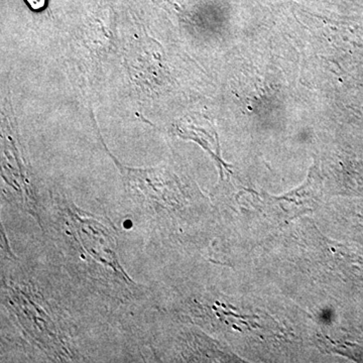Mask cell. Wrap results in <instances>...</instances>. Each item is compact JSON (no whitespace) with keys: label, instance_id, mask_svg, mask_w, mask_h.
<instances>
[{"label":"cell","instance_id":"cell-1","mask_svg":"<svg viewBox=\"0 0 363 363\" xmlns=\"http://www.w3.org/2000/svg\"><path fill=\"white\" fill-rule=\"evenodd\" d=\"M26 2L33 11H40L44 9L47 0H26Z\"/></svg>","mask_w":363,"mask_h":363}]
</instances>
